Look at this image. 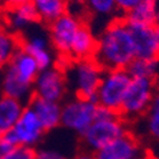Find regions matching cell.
Segmentation results:
<instances>
[{"label":"cell","instance_id":"6da1fadb","mask_svg":"<svg viewBox=\"0 0 159 159\" xmlns=\"http://www.w3.org/2000/svg\"><path fill=\"white\" fill-rule=\"evenodd\" d=\"M136 57L131 31L124 17L110 20L97 36L93 59L103 70L126 69Z\"/></svg>","mask_w":159,"mask_h":159},{"label":"cell","instance_id":"7a4b0ae2","mask_svg":"<svg viewBox=\"0 0 159 159\" xmlns=\"http://www.w3.org/2000/svg\"><path fill=\"white\" fill-rule=\"evenodd\" d=\"M37 61L24 50H19L11 61L0 70L2 94L14 98L24 106L33 97V83L39 73Z\"/></svg>","mask_w":159,"mask_h":159},{"label":"cell","instance_id":"3957f363","mask_svg":"<svg viewBox=\"0 0 159 159\" xmlns=\"http://www.w3.org/2000/svg\"><path fill=\"white\" fill-rule=\"evenodd\" d=\"M131 130V125L112 110L98 106L97 117L80 138L82 149L97 153L111 141Z\"/></svg>","mask_w":159,"mask_h":159},{"label":"cell","instance_id":"277c9868","mask_svg":"<svg viewBox=\"0 0 159 159\" xmlns=\"http://www.w3.org/2000/svg\"><path fill=\"white\" fill-rule=\"evenodd\" d=\"M57 65L61 66L65 73L69 92H71L73 96L96 102V93L104 70L93 57L83 60H57Z\"/></svg>","mask_w":159,"mask_h":159},{"label":"cell","instance_id":"5b68a950","mask_svg":"<svg viewBox=\"0 0 159 159\" xmlns=\"http://www.w3.org/2000/svg\"><path fill=\"white\" fill-rule=\"evenodd\" d=\"M155 93L157 88L154 84V79L131 78L125 92L121 107L118 110V115L130 125L135 124L150 108Z\"/></svg>","mask_w":159,"mask_h":159},{"label":"cell","instance_id":"8992f818","mask_svg":"<svg viewBox=\"0 0 159 159\" xmlns=\"http://www.w3.org/2000/svg\"><path fill=\"white\" fill-rule=\"evenodd\" d=\"M98 104L90 99L73 96L61 103V126L78 136L93 124L97 117Z\"/></svg>","mask_w":159,"mask_h":159},{"label":"cell","instance_id":"52a82bcc","mask_svg":"<svg viewBox=\"0 0 159 159\" xmlns=\"http://www.w3.org/2000/svg\"><path fill=\"white\" fill-rule=\"evenodd\" d=\"M84 20L85 19L83 17L73 11H68L47 24V34L50 42L59 60H69V52L74 37Z\"/></svg>","mask_w":159,"mask_h":159},{"label":"cell","instance_id":"ba28073f","mask_svg":"<svg viewBox=\"0 0 159 159\" xmlns=\"http://www.w3.org/2000/svg\"><path fill=\"white\" fill-rule=\"evenodd\" d=\"M130 80L131 76L126 69L104 70L96 93L97 104L118 112Z\"/></svg>","mask_w":159,"mask_h":159},{"label":"cell","instance_id":"9c48e42d","mask_svg":"<svg viewBox=\"0 0 159 159\" xmlns=\"http://www.w3.org/2000/svg\"><path fill=\"white\" fill-rule=\"evenodd\" d=\"M69 96V87L61 66L57 64L39 70L33 83V97L62 103Z\"/></svg>","mask_w":159,"mask_h":159},{"label":"cell","instance_id":"30bf717a","mask_svg":"<svg viewBox=\"0 0 159 159\" xmlns=\"http://www.w3.org/2000/svg\"><path fill=\"white\" fill-rule=\"evenodd\" d=\"M46 131L39 122L36 112L32 110L31 106L25 104L24 108L18 118L16 125L7 134L8 139L14 145H22V147L36 148L42 141Z\"/></svg>","mask_w":159,"mask_h":159},{"label":"cell","instance_id":"8fae6325","mask_svg":"<svg viewBox=\"0 0 159 159\" xmlns=\"http://www.w3.org/2000/svg\"><path fill=\"white\" fill-rule=\"evenodd\" d=\"M147 154L148 148L131 129L122 136L94 153V157L96 159H143Z\"/></svg>","mask_w":159,"mask_h":159},{"label":"cell","instance_id":"7c38bea8","mask_svg":"<svg viewBox=\"0 0 159 159\" xmlns=\"http://www.w3.org/2000/svg\"><path fill=\"white\" fill-rule=\"evenodd\" d=\"M22 50H24L37 61L39 69H47L57 64V55L54 51L47 33L32 32L27 36H20Z\"/></svg>","mask_w":159,"mask_h":159},{"label":"cell","instance_id":"4fadbf2b","mask_svg":"<svg viewBox=\"0 0 159 159\" xmlns=\"http://www.w3.org/2000/svg\"><path fill=\"white\" fill-rule=\"evenodd\" d=\"M135 45V55L140 59L159 60V42L155 25L127 23Z\"/></svg>","mask_w":159,"mask_h":159},{"label":"cell","instance_id":"5bb4252c","mask_svg":"<svg viewBox=\"0 0 159 159\" xmlns=\"http://www.w3.org/2000/svg\"><path fill=\"white\" fill-rule=\"evenodd\" d=\"M37 23H39V19L34 7L31 3L5 10L4 27L16 34L22 36L24 31H27Z\"/></svg>","mask_w":159,"mask_h":159},{"label":"cell","instance_id":"9a60e30c","mask_svg":"<svg viewBox=\"0 0 159 159\" xmlns=\"http://www.w3.org/2000/svg\"><path fill=\"white\" fill-rule=\"evenodd\" d=\"M97 46V34L94 33L93 28L90 27L88 20L78 30L74 41L71 43V48L69 52V60H83V59H92L94 55Z\"/></svg>","mask_w":159,"mask_h":159},{"label":"cell","instance_id":"2e32d148","mask_svg":"<svg viewBox=\"0 0 159 159\" xmlns=\"http://www.w3.org/2000/svg\"><path fill=\"white\" fill-rule=\"evenodd\" d=\"M28 106H31L32 110L36 112L46 132L61 126V103L32 97V99L28 102Z\"/></svg>","mask_w":159,"mask_h":159},{"label":"cell","instance_id":"e0dca14e","mask_svg":"<svg viewBox=\"0 0 159 159\" xmlns=\"http://www.w3.org/2000/svg\"><path fill=\"white\" fill-rule=\"evenodd\" d=\"M23 108L22 102L0 94V136H5L13 129Z\"/></svg>","mask_w":159,"mask_h":159},{"label":"cell","instance_id":"ac0fdd59","mask_svg":"<svg viewBox=\"0 0 159 159\" xmlns=\"http://www.w3.org/2000/svg\"><path fill=\"white\" fill-rule=\"evenodd\" d=\"M31 4L37 11L39 23L47 25L69 11L70 0H31Z\"/></svg>","mask_w":159,"mask_h":159},{"label":"cell","instance_id":"d6986e66","mask_svg":"<svg viewBox=\"0 0 159 159\" xmlns=\"http://www.w3.org/2000/svg\"><path fill=\"white\" fill-rule=\"evenodd\" d=\"M84 18L90 19H99L106 20L108 23L110 20L121 17L118 14L116 0H84Z\"/></svg>","mask_w":159,"mask_h":159},{"label":"cell","instance_id":"ffe728a7","mask_svg":"<svg viewBox=\"0 0 159 159\" xmlns=\"http://www.w3.org/2000/svg\"><path fill=\"white\" fill-rule=\"evenodd\" d=\"M22 47V39L19 34L9 31L7 27H0V70L11 61L14 55Z\"/></svg>","mask_w":159,"mask_h":159},{"label":"cell","instance_id":"44dd1931","mask_svg":"<svg viewBox=\"0 0 159 159\" xmlns=\"http://www.w3.org/2000/svg\"><path fill=\"white\" fill-rule=\"evenodd\" d=\"M157 3L148 2V0H140V2L132 8L129 13L124 16L127 23L132 24H147L154 25L155 22V11Z\"/></svg>","mask_w":159,"mask_h":159},{"label":"cell","instance_id":"7402d4cb","mask_svg":"<svg viewBox=\"0 0 159 159\" xmlns=\"http://www.w3.org/2000/svg\"><path fill=\"white\" fill-rule=\"evenodd\" d=\"M131 78L154 79L159 71V60L135 57L126 68Z\"/></svg>","mask_w":159,"mask_h":159},{"label":"cell","instance_id":"603a6c76","mask_svg":"<svg viewBox=\"0 0 159 159\" xmlns=\"http://www.w3.org/2000/svg\"><path fill=\"white\" fill-rule=\"evenodd\" d=\"M139 121H143V129L150 144L159 141V106L152 103L150 108Z\"/></svg>","mask_w":159,"mask_h":159},{"label":"cell","instance_id":"cb8c5ba5","mask_svg":"<svg viewBox=\"0 0 159 159\" xmlns=\"http://www.w3.org/2000/svg\"><path fill=\"white\" fill-rule=\"evenodd\" d=\"M36 150H37L36 148L16 145L2 159H34Z\"/></svg>","mask_w":159,"mask_h":159},{"label":"cell","instance_id":"d4e9b609","mask_svg":"<svg viewBox=\"0 0 159 159\" xmlns=\"http://www.w3.org/2000/svg\"><path fill=\"white\" fill-rule=\"evenodd\" d=\"M34 159H69V158L56 149H37Z\"/></svg>","mask_w":159,"mask_h":159},{"label":"cell","instance_id":"484cf974","mask_svg":"<svg viewBox=\"0 0 159 159\" xmlns=\"http://www.w3.org/2000/svg\"><path fill=\"white\" fill-rule=\"evenodd\" d=\"M139 2H140V0H116L118 14H120L121 17H124L126 13H129Z\"/></svg>","mask_w":159,"mask_h":159},{"label":"cell","instance_id":"4316f807","mask_svg":"<svg viewBox=\"0 0 159 159\" xmlns=\"http://www.w3.org/2000/svg\"><path fill=\"white\" fill-rule=\"evenodd\" d=\"M27 3H31V0H0V5L4 8V10L17 8L19 5L27 4Z\"/></svg>","mask_w":159,"mask_h":159},{"label":"cell","instance_id":"83f0119b","mask_svg":"<svg viewBox=\"0 0 159 159\" xmlns=\"http://www.w3.org/2000/svg\"><path fill=\"white\" fill-rule=\"evenodd\" d=\"M14 145L11 144V141L8 139V136H0V159H2Z\"/></svg>","mask_w":159,"mask_h":159},{"label":"cell","instance_id":"f1b7e54d","mask_svg":"<svg viewBox=\"0 0 159 159\" xmlns=\"http://www.w3.org/2000/svg\"><path fill=\"white\" fill-rule=\"evenodd\" d=\"M70 159H96V157H94V153H92L89 150H85V149H82L80 152H78Z\"/></svg>","mask_w":159,"mask_h":159},{"label":"cell","instance_id":"f546056e","mask_svg":"<svg viewBox=\"0 0 159 159\" xmlns=\"http://www.w3.org/2000/svg\"><path fill=\"white\" fill-rule=\"evenodd\" d=\"M148 149H149V152H150L154 157H157V158L159 159V141L153 143V144H152V147L148 148Z\"/></svg>","mask_w":159,"mask_h":159},{"label":"cell","instance_id":"4dcf8cb0","mask_svg":"<svg viewBox=\"0 0 159 159\" xmlns=\"http://www.w3.org/2000/svg\"><path fill=\"white\" fill-rule=\"evenodd\" d=\"M4 16H5V10L2 5H0V27L4 25Z\"/></svg>","mask_w":159,"mask_h":159},{"label":"cell","instance_id":"1f68e13d","mask_svg":"<svg viewBox=\"0 0 159 159\" xmlns=\"http://www.w3.org/2000/svg\"><path fill=\"white\" fill-rule=\"evenodd\" d=\"M154 25L157 28H159V3L157 5V11H155V22H154Z\"/></svg>","mask_w":159,"mask_h":159},{"label":"cell","instance_id":"d6a6232c","mask_svg":"<svg viewBox=\"0 0 159 159\" xmlns=\"http://www.w3.org/2000/svg\"><path fill=\"white\" fill-rule=\"evenodd\" d=\"M153 103L157 104V106H159V90H157V93L154 96V99H153Z\"/></svg>","mask_w":159,"mask_h":159},{"label":"cell","instance_id":"836d02e7","mask_svg":"<svg viewBox=\"0 0 159 159\" xmlns=\"http://www.w3.org/2000/svg\"><path fill=\"white\" fill-rule=\"evenodd\" d=\"M154 84H155V88H157V90H159V71H158L157 76L154 78Z\"/></svg>","mask_w":159,"mask_h":159},{"label":"cell","instance_id":"e575fe53","mask_svg":"<svg viewBox=\"0 0 159 159\" xmlns=\"http://www.w3.org/2000/svg\"><path fill=\"white\" fill-rule=\"evenodd\" d=\"M143 159H158V158H157V157H154V155H153V154L149 152V149H148V154L145 155Z\"/></svg>","mask_w":159,"mask_h":159},{"label":"cell","instance_id":"d590c367","mask_svg":"<svg viewBox=\"0 0 159 159\" xmlns=\"http://www.w3.org/2000/svg\"><path fill=\"white\" fill-rule=\"evenodd\" d=\"M84 0H70V3H76V4H83Z\"/></svg>","mask_w":159,"mask_h":159},{"label":"cell","instance_id":"8d00e7d4","mask_svg":"<svg viewBox=\"0 0 159 159\" xmlns=\"http://www.w3.org/2000/svg\"><path fill=\"white\" fill-rule=\"evenodd\" d=\"M157 34H158V42H159V28H157Z\"/></svg>","mask_w":159,"mask_h":159},{"label":"cell","instance_id":"74e56055","mask_svg":"<svg viewBox=\"0 0 159 159\" xmlns=\"http://www.w3.org/2000/svg\"><path fill=\"white\" fill-rule=\"evenodd\" d=\"M0 82H2V75H0ZM0 94H2V90H0Z\"/></svg>","mask_w":159,"mask_h":159}]
</instances>
